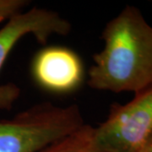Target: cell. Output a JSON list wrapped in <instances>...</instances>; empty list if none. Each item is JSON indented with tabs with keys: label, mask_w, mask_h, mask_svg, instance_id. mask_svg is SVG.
<instances>
[{
	"label": "cell",
	"mask_w": 152,
	"mask_h": 152,
	"mask_svg": "<svg viewBox=\"0 0 152 152\" xmlns=\"http://www.w3.org/2000/svg\"><path fill=\"white\" fill-rule=\"evenodd\" d=\"M104 46L94 55L88 86L114 93L140 92L152 85V26L139 9L127 5L107 23Z\"/></svg>",
	"instance_id": "obj_1"
},
{
	"label": "cell",
	"mask_w": 152,
	"mask_h": 152,
	"mask_svg": "<svg viewBox=\"0 0 152 152\" xmlns=\"http://www.w3.org/2000/svg\"><path fill=\"white\" fill-rule=\"evenodd\" d=\"M85 124L76 104L33 105L10 119L0 120V152H39Z\"/></svg>",
	"instance_id": "obj_2"
},
{
	"label": "cell",
	"mask_w": 152,
	"mask_h": 152,
	"mask_svg": "<svg viewBox=\"0 0 152 152\" xmlns=\"http://www.w3.org/2000/svg\"><path fill=\"white\" fill-rule=\"evenodd\" d=\"M152 134V85L125 104L113 103L107 119L94 127L101 152H141Z\"/></svg>",
	"instance_id": "obj_3"
},
{
	"label": "cell",
	"mask_w": 152,
	"mask_h": 152,
	"mask_svg": "<svg viewBox=\"0 0 152 152\" xmlns=\"http://www.w3.org/2000/svg\"><path fill=\"white\" fill-rule=\"evenodd\" d=\"M70 31V22L54 10L34 7L15 15L0 29V71L12 49L26 36L45 44L53 36H67ZM20 93L15 83L0 84V110H10Z\"/></svg>",
	"instance_id": "obj_4"
},
{
	"label": "cell",
	"mask_w": 152,
	"mask_h": 152,
	"mask_svg": "<svg viewBox=\"0 0 152 152\" xmlns=\"http://www.w3.org/2000/svg\"><path fill=\"white\" fill-rule=\"evenodd\" d=\"M32 75L38 85L54 93L75 91L84 79V67L75 52L64 47H48L37 53Z\"/></svg>",
	"instance_id": "obj_5"
},
{
	"label": "cell",
	"mask_w": 152,
	"mask_h": 152,
	"mask_svg": "<svg viewBox=\"0 0 152 152\" xmlns=\"http://www.w3.org/2000/svg\"><path fill=\"white\" fill-rule=\"evenodd\" d=\"M39 152H101L94 141V127L85 124Z\"/></svg>",
	"instance_id": "obj_6"
},
{
	"label": "cell",
	"mask_w": 152,
	"mask_h": 152,
	"mask_svg": "<svg viewBox=\"0 0 152 152\" xmlns=\"http://www.w3.org/2000/svg\"><path fill=\"white\" fill-rule=\"evenodd\" d=\"M30 5L28 0H0V23L24 11Z\"/></svg>",
	"instance_id": "obj_7"
},
{
	"label": "cell",
	"mask_w": 152,
	"mask_h": 152,
	"mask_svg": "<svg viewBox=\"0 0 152 152\" xmlns=\"http://www.w3.org/2000/svg\"><path fill=\"white\" fill-rule=\"evenodd\" d=\"M141 152H152V134L148 139L145 146L143 147Z\"/></svg>",
	"instance_id": "obj_8"
}]
</instances>
